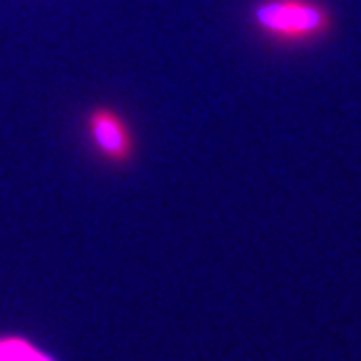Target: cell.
Instances as JSON below:
<instances>
[{
    "instance_id": "6da1fadb",
    "label": "cell",
    "mask_w": 361,
    "mask_h": 361,
    "mask_svg": "<svg viewBox=\"0 0 361 361\" xmlns=\"http://www.w3.org/2000/svg\"><path fill=\"white\" fill-rule=\"evenodd\" d=\"M85 132L92 150L106 164L122 167L134 157L136 139L127 118L108 106L92 108L85 118Z\"/></svg>"
},
{
    "instance_id": "7a4b0ae2",
    "label": "cell",
    "mask_w": 361,
    "mask_h": 361,
    "mask_svg": "<svg viewBox=\"0 0 361 361\" xmlns=\"http://www.w3.org/2000/svg\"><path fill=\"white\" fill-rule=\"evenodd\" d=\"M256 21L265 33L281 40H307L326 24L322 10L295 0H279L258 7Z\"/></svg>"
},
{
    "instance_id": "3957f363",
    "label": "cell",
    "mask_w": 361,
    "mask_h": 361,
    "mask_svg": "<svg viewBox=\"0 0 361 361\" xmlns=\"http://www.w3.org/2000/svg\"><path fill=\"white\" fill-rule=\"evenodd\" d=\"M0 361H59V357L28 336L0 334Z\"/></svg>"
}]
</instances>
